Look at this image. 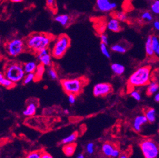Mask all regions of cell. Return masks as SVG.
Here are the masks:
<instances>
[{
  "label": "cell",
  "mask_w": 159,
  "mask_h": 158,
  "mask_svg": "<svg viewBox=\"0 0 159 158\" xmlns=\"http://www.w3.org/2000/svg\"><path fill=\"white\" fill-rule=\"evenodd\" d=\"M7 54L11 57H17L21 55L26 48L25 42L22 39L13 38L5 44Z\"/></svg>",
  "instance_id": "cell-6"
},
{
  "label": "cell",
  "mask_w": 159,
  "mask_h": 158,
  "mask_svg": "<svg viewBox=\"0 0 159 158\" xmlns=\"http://www.w3.org/2000/svg\"><path fill=\"white\" fill-rule=\"evenodd\" d=\"M139 147L145 158H157L159 154V146L152 139L141 140Z\"/></svg>",
  "instance_id": "cell-7"
},
{
  "label": "cell",
  "mask_w": 159,
  "mask_h": 158,
  "mask_svg": "<svg viewBox=\"0 0 159 158\" xmlns=\"http://www.w3.org/2000/svg\"><path fill=\"white\" fill-rule=\"evenodd\" d=\"M107 29L113 33H119L121 31L122 27L120 21L115 17L110 19L107 24Z\"/></svg>",
  "instance_id": "cell-12"
},
{
  "label": "cell",
  "mask_w": 159,
  "mask_h": 158,
  "mask_svg": "<svg viewBox=\"0 0 159 158\" xmlns=\"http://www.w3.org/2000/svg\"><path fill=\"white\" fill-rule=\"evenodd\" d=\"M152 67L150 66H143L138 68L129 77L128 86L131 90L134 88L147 86L151 81Z\"/></svg>",
  "instance_id": "cell-2"
},
{
  "label": "cell",
  "mask_w": 159,
  "mask_h": 158,
  "mask_svg": "<svg viewBox=\"0 0 159 158\" xmlns=\"http://www.w3.org/2000/svg\"><path fill=\"white\" fill-rule=\"evenodd\" d=\"M112 87L108 83H98L94 85L93 92L95 97H103L112 92Z\"/></svg>",
  "instance_id": "cell-8"
},
{
  "label": "cell",
  "mask_w": 159,
  "mask_h": 158,
  "mask_svg": "<svg viewBox=\"0 0 159 158\" xmlns=\"http://www.w3.org/2000/svg\"><path fill=\"white\" fill-rule=\"evenodd\" d=\"M0 84L7 89L13 88L15 86V84L10 81L3 74V73H0Z\"/></svg>",
  "instance_id": "cell-20"
},
{
  "label": "cell",
  "mask_w": 159,
  "mask_h": 158,
  "mask_svg": "<svg viewBox=\"0 0 159 158\" xmlns=\"http://www.w3.org/2000/svg\"><path fill=\"white\" fill-rule=\"evenodd\" d=\"M33 81H36V77H35L34 73H26L23 80V84L25 85H27Z\"/></svg>",
  "instance_id": "cell-28"
},
{
  "label": "cell",
  "mask_w": 159,
  "mask_h": 158,
  "mask_svg": "<svg viewBox=\"0 0 159 158\" xmlns=\"http://www.w3.org/2000/svg\"><path fill=\"white\" fill-rule=\"evenodd\" d=\"M111 50H112V51L114 52L121 53V54H124L127 51V49L123 45L120 44H114L113 46H112V47H111Z\"/></svg>",
  "instance_id": "cell-26"
},
{
  "label": "cell",
  "mask_w": 159,
  "mask_h": 158,
  "mask_svg": "<svg viewBox=\"0 0 159 158\" xmlns=\"http://www.w3.org/2000/svg\"><path fill=\"white\" fill-rule=\"evenodd\" d=\"M141 19L143 21H144L145 22H151L153 19V17L151 12L146 11L141 13Z\"/></svg>",
  "instance_id": "cell-27"
},
{
  "label": "cell",
  "mask_w": 159,
  "mask_h": 158,
  "mask_svg": "<svg viewBox=\"0 0 159 158\" xmlns=\"http://www.w3.org/2000/svg\"><path fill=\"white\" fill-rule=\"evenodd\" d=\"M64 113L65 114H69V109H66L65 110H64Z\"/></svg>",
  "instance_id": "cell-46"
},
{
  "label": "cell",
  "mask_w": 159,
  "mask_h": 158,
  "mask_svg": "<svg viewBox=\"0 0 159 158\" xmlns=\"http://www.w3.org/2000/svg\"><path fill=\"white\" fill-rule=\"evenodd\" d=\"M4 75L14 84L23 81L26 75L23 64L19 62L10 61L5 65L3 70Z\"/></svg>",
  "instance_id": "cell-3"
},
{
  "label": "cell",
  "mask_w": 159,
  "mask_h": 158,
  "mask_svg": "<svg viewBox=\"0 0 159 158\" xmlns=\"http://www.w3.org/2000/svg\"><path fill=\"white\" fill-rule=\"evenodd\" d=\"M115 149L116 148H114V147L112 144L108 143V142L103 144L102 147V150L103 154L107 157H112L113 152L115 150Z\"/></svg>",
  "instance_id": "cell-21"
},
{
  "label": "cell",
  "mask_w": 159,
  "mask_h": 158,
  "mask_svg": "<svg viewBox=\"0 0 159 158\" xmlns=\"http://www.w3.org/2000/svg\"><path fill=\"white\" fill-rule=\"evenodd\" d=\"M115 18L118 19L120 22H125L128 20V16L123 11H117L115 13Z\"/></svg>",
  "instance_id": "cell-31"
},
{
  "label": "cell",
  "mask_w": 159,
  "mask_h": 158,
  "mask_svg": "<svg viewBox=\"0 0 159 158\" xmlns=\"http://www.w3.org/2000/svg\"><path fill=\"white\" fill-rule=\"evenodd\" d=\"M144 115L146 116L148 122L150 123H153L156 121L157 118V113H156V110L153 108H147L145 112Z\"/></svg>",
  "instance_id": "cell-16"
},
{
  "label": "cell",
  "mask_w": 159,
  "mask_h": 158,
  "mask_svg": "<svg viewBox=\"0 0 159 158\" xmlns=\"http://www.w3.org/2000/svg\"><path fill=\"white\" fill-rule=\"evenodd\" d=\"M76 158H84V155L83 153H79L77 155Z\"/></svg>",
  "instance_id": "cell-43"
},
{
  "label": "cell",
  "mask_w": 159,
  "mask_h": 158,
  "mask_svg": "<svg viewBox=\"0 0 159 158\" xmlns=\"http://www.w3.org/2000/svg\"><path fill=\"white\" fill-rule=\"evenodd\" d=\"M151 11L155 15H159V0H154L150 6Z\"/></svg>",
  "instance_id": "cell-29"
},
{
  "label": "cell",
  "mask_w": 159,
  "mask_h": 158,
  "mask_svg": "<svg viewBox=\"0 0 159 158\" xmlns=\"http://www.w3.org/2000/svg\"><path fill=\"white\" fill-rule=\"evenodd\" d=\"M78 137V133L77 132H74L71 134L70 135H68L67 137L63 138L61 141L60 143L63 145L68 144H72L74 143V142L77 140Z\"/></svg>",
  "instance_id": "cell-23"
},
{
  "label": "cell",
  "mask_w": 159,
  "mask_h": 158,
  "mask_svg": "<svg viewBox=\"0 0 159 158\" xmlns=\"http://www.w3.org/2000/svg\"><path fill=\"white\" fill-rule=\"evenodd\" d=\"M55 37L50 34L35 33L30 34L25 41L26 48L30 52L37 55L45 49H48Z\"/></svg>",
  "instance_id": "cell-1"
},
{
  "label": "cell",
  "mask_w": 159,
  "mask_h": 158,
  "mask_svg": "<svg viewBox=\"0 0 159 158\" xmlns=\"http://www.w3.org/2000/svg\"><path fill=\"white\" fill-rule=\"evenodd\" d=\"M70 46V39L66 34H61L53 41L50 50L51 55L56 59L62 58L66 53Z\"/></svg>",
  "instance_id": "cell-4"
},
{
  "label": "cell",
  "mask_w": 159,
  "mask_h": 158,
  "mask_svg": "<svg viewBox=\"0 0 159 158\" xmlns=\"http://www.w3.org/2000/svg\"><path fill=\"white\" fill-rule=\"evenodd\" d=\"M159 90V84L155 81H150V82L147 85V95L148 96H153Z\"/></svg>",
  "instance_id": "cell-15"
},
{
  "label": "cell",
  "mask_w": 159,
  "mask_h": 158,
  "mask_svg": "<svg viewBox=\"0 0 159 158\" xmlns=\"http://www.w3.org/2000/svg\"><path fill=\"white\" fill-rule=\"evenodd\" d=\"M43 151H34L29 152L25 158H41Z\"/></svg>",
  "instance_id": "cell-32"
},
{
  "label": "cell",
  "mask_w": 159,
  "mask_h": 158,
  "mask_svg": "<svg viewBox=\"0 0 159 158\" xmlns=\"http://www.w3.org/2000/svg\"><path fill=\"white\" fill-rule=\"evenodd\" d=\"M38 108L36 101H33L28 103L25 109L24 110L23 115L25 116H32L36 114Z\"/></svg>",
  "instance_id": "cell-13"
},
{
  "label": "cell",
  "mask_w": 159,
  "mask_h": 158,
  "mask_svg": "<svg viewBox=\"0 0 159 158\" xmlns=\"http://www.w3.org/2000/svg\"><path fill=\"white\" fill-rule=\"evenodd\" d=\"M111 69L114 74L117 75H122L125 72V67L123 65L118 63H114L111 65Z\"/></svg>",
  "instance_id": "cell-22"
},
{
  "label": "cell",
  "mask_w": 159,
  "mask_h": 158,
  "mask_svg": "<svg viewBox=\"0 0 159 158\" xmlns=\"http://www.w3.org/2000/svg\"><path fill=\"white\" fill-rule=\"evenodd\" d=\"M77 145L75 143L68 144L63 145L62 147V151L64 154L67 157H70L74 155L76 151Z\"/></svg>",
  "instance_id": "cell-17"
},
{
  "label": "cell",
  "mask_w": 159,
  "mask_h": 158,
  "mask_svg": "<svg viewBox=\"0 0 159 158\" xmlns=\"http://www.w3.org/2000/svg\"><path fill=\"white\" fill-rule=\"evenodd\" d=\"M100 41H101V42L102 43H103L106 45H108V36L107 35H106L105 34H102L100 35Z\"/></svg>",
  "instance_id": "cell-37"
},
{
  "label": "cell",
  "mask_w": 159,
  "mask_h": 158,
  "mask_svg": "<svg viewBox=\"0 0 159 158\" xmlns=\"http://www.w3.org/2000/svg\"><path fill=\"white\" fill-rule=\"evenodd\" d=\"M145 52L146 55L148 57L153 58L155 56V53L153 49V46H152V36H149L147 37L145 42Z\"/></svg>",
  "instance_id": "cell-14"
},
{
  "label": "cell",
  "mask_w": 159,
  "mask_h": 158,
  "mask_svg": "<svg viewBox=\"0 0 159 158\" xmlns=\"http://www.w3.org/2000/svg\"><path fill=\"white\" fill-rule=\"evenodd\" d=\"M100 51L102 52V53L107 58H110L111 55H110V53L107 47V45L103 44V43H100Z\"/></svg>",
  "instance_id": "cell-30"
},
{
  "label": "cell",
  "mask_w": 159,
  "mask_h": 158,
  "mask_svg": "<svg viewBox=\"0 0 159 158\" xmlns=\"http://www.w3.org/2000/svg\"><path fill=\"white\" fill-rule=\"evenodd\" d=\"M119 158H128V156L126 154H122L119 157Z\"/></svg>",
  "instance_id": "cell-45"
},
{
  "label": "cell",
  "mask_w": 159,
  "mask_h": 158,
  "mask_svg": "<svg viewBox=\"0 0 159 158\" xmlns=\"http://www.w3.org/2000/svg\"><path fill=\"white\" fill-rule=\"evenodd\" d=\"M152 46L155 55L159 56V38L157 36H152Z\"/></svg>",
  "instance_id": "cell-25"
},
{
  "label": "cell",
  "mask_w": 159,
  "mask_h": 158,
  "mask_svg": "<svg viewBox=\"0 0 159 158\" xmlns=\"http://www.w3.org/2000/svg\"><path fill=\"white\" fill-rule=\"evenodd\" d=\"M130 92L131 97L133 98L134 100H136L137 101H140L141 99V94L139 93V92L135 89H133Z\"/></svg>",
  "instance_id": "cell-34"
},
{
  "label": "cell",
  "mask_w": 159,
  "mask_h": 158,
  "mask_svg": "<svg viewBox=\"0 0 159 158\" xmlns=\"http://www.w3.org/2000/svg\"><path fill=\"white\" fill-rule=\"evenodd\" d=\"M86 82L85 78H80L63 79L61 81L60 84L66 93L77 96L81 93Z\"/></svg>",
  "instance_id": "cell-5"
},
{
  "label": "cell",
  "mask_w": 159,
  "mask_h": 158,
  "mask_svg": "<svg viewBox=\"0 0 159 158\" xmlns=\"http://www.w3.org/2000/svg\"><path fill=\"white\" fill-rule=\"evenodd\" d=\"M117 7V4L110 2L109 0H97L96 8L102 12H110L114 10Z\"/></svg>",
  "instance_id": "cell-9"
},
{
  "label": "cell",
  "mask_w": 159,
  "mask_h": 158,
  "mask_svg": "<svg viewBox=\"0 0 159 158\" xmlns=\"http://www.w3.org/2000/svg\"><path fill=\"white\" fill-rule=\"evenodd\" d=\"M41 158H53V157L49 153H48L45 151H43L42 155H41Z\"/></svg>",
  "instance_id": "cell-39"
},
{
  "label": "cell",
  "mask_w": 159,
  "mask_h": 158,
  "mask_svg": "<svg viewBox=\"0 0 159 158\" xmlns=\"http://www.w3.org/2000/svg\"><path fill=\"white\" fill-rule=\"evenodd\" d=\"M46 5H47V7L53 11L56 10L57 5H56L55 0H46Z\"/></svg>",
  "instance_id": "cell-35"
},
{
  "label": "cell",
  "mask_w": 159,
  "mask_h": 158,
  "mask_svg": "<svg viewBox=\"0 0 159 158\" xmlns=\"http://www.w3.org/2000/svg\"><path fill=\"white\" fill-rule=\"evenodd\" d=\"M154 100H155V101L159 103V90L155 94Z\"/></svg>",
  "instance_id": "cell-42"
},
{
  "label": "cell",
  "mask_w": 159,
  "mask_h": 158,
  "mask_svg": "<svg viewBox=\"0 0 159 158\" xmlns=\"http://www.w3.org/2000/svg\"><path fill=\"white\" fill-rule=\"evenodd\" d=\"M153 26L154 27V29L157 30L159 31V21L158 20H155L153 22Z\"/></svg>",
  "instance_id": "cell-41"
},
{
  "label": "cell",
  "mask_w": 159,
  "mask_h": 158,
  "mask_svg": "<svg viewBox=\"0 0 159 158\" xmlns=\"http://www.w3.org/2000/svg\"><path fill=\"white\" fill-rule=\"evenodd\" d=\"M38 61L45 67H51L52 64V55L48 49H45L36 55Z\"/></svg>",
  "instance_id": "cell-10"
},
{
  "label": "cell",
  "mask_w": 159,
  "mask_h": 158,
  "mask_svg": "<svg viewBox=\"0 0 159 158\" xmlns=\"http://www.w3.org/2000/svg\"><path fill=\"white\" fill-rule=\"evenodd\" d=\"M148 122V120L145 115H140L137 116L133 123V127L137 132H140L142 129V126Z\"/></svg>",
  "instance_id": "cell-11"
},
{
  "label": "cell",
  "mask_w": 159,
  "mask_h": 158,
  "mask_svg": "<svg viewBox=\"0 0 159 158\" xmlns=\"http://www.w3.org/2000/svg\"><path fill=\"white\" fill-rule=\"evenodd\" d=\"M158 128H159V124H158Z\"/></svg>",
  "instance_id": "cell-47"
},
{
  "label": "cell",
  "mask_w": 159,
  "mask_h": 158,
  "mask_svg": "<svg viewBox=\"0 0 159 158\" xmlns=\"http://www.w3.org/2000/svg\"><path fill=\"white\" fill-rule=\"evenodd\" d=\"M47 72L49 77L52 78V80H57L58 78V73L54 68L50 67L48 70Z\"/></svg>",
  "instance_id": "cell-33"
},
{
  "label": "cell",
  "mask_w": 159,
  "mask_h": 158,
  "mask_svg": "<svg viewBox=\"0 0 159 158\" xmlns=\"http://www.w3.org/2000/svg\"><path fill=\"white\" fill-rule=\"evenodd\" d=\"M45 71H46L45 66L41 64V63L39 65H38L37 68L34 72L35 77H36V81H39L41 80Z\"/></svg>",
  "instance_id": "cell-24"
},
{
  "label": "cell",
  "mask_w": 159,
  "mask_h": 158,
  "mask_svg": "<svg viewBox=\"0 0 159 158\" xmlns=\"http://www.w3.org/2000/svg\"><path fill=\"white\" fill-rule=\"evenodd\" d=\"M10 1L13 3H20L22 2L24 0H10Z\"/></svg>",
  "instance_id": "cell-44"
},
{
  "label": "cell",
  "mask_w": 159,
  "mask_h": 158,
  "mask_svg": "<svg viewBox=\"0 0 159 158\" xmlns=\"http://www.w3.org/2000/svg\"><path fill=\"white\" fill-rule=\"evenodd\" d=\"M24 71L26 73H34L38 65L36 62L35 61H28L25 63L23 64Z\"/></svg>",
  "instance_id": "cell-19"
},
{
  "label": "cell",
  "mask_w": 159,
  "mask_h": 158,
  "mask_svg": "<svg viewBox=\"0 0 159 158\" xmlns=\"http://www.w3.org/2000/svg\"><path fill=\"white\" fill-rule=\"evenodd\" d=\"M94 151V145L92 142H89L86 146V151L88 154H93Z\"/></svg>",
  "instance_id": "cell-36"
},
{
  "label": "cell",
  "mask_w": 159,
  "mask_h": 158,
  "mask_svg": "<svg viewBox=\"0 0 159 158\" xmlns=\"http://www.w3.org/2000/svg\"><path fill=\"white\" fill-rule=\"evenodd\" d=\"M119 156H120V151H119V150L118 149L116 148L115 150H114V152H113L112 157L116 158V157H119Z\"/></svg>",
  "instance_id": "cell-40"
},
{
  "label": "cell",
  "mask_w": 159,
  "mask_h": 158,
  "mask_svg": "<svg viewBox=\"0 0 159 158\" xmlns=\"http://www.w3.org/2000/svg\"><path fill=\"white\" fill-rule=\"evenodd\" d=\"M68 101L70 104H74L76 101V96L74 94H68Z\"/></svg>",
  "instance_id": "cell-38"
},
{
  "label": "cell",
  "mask_w": 159,
  "mask_h": 158,
  "mask_svg": "<svg viewBox=\"0 0 159 158\" xmlns=\"http://www.w3.org/2000/svg\"><path fill=\"white\" fill-rule=\"evenodd\" d=\"M55 20L62 26L66 27L69 24L70 19L67 14H61L56 16L55 17Z\"/></svg>",
  "instance_id": "cell-18"
}]
</instances>
